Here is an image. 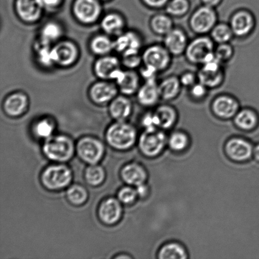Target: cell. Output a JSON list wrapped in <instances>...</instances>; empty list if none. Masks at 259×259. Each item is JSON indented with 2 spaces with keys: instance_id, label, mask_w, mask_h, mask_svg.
<instances>
[{
  "instance_id": "6da1fadb",
  "label": "cell",
  "mask_w": 259,
  "mask_h": 259,
  "mask_svg": "<svg viewBox=\"0 0 259 259\" xmlns=\"http://www.w3.org/2000/svg\"><path fill=\"white\" fill-rule=\"evenodd\" d=\"M215 44L209 35H196L190 40L185 51V60L190 64L200 67L215 58Z\"/></svg>"
},
{
  "instance_id": "7a4b0ae2",
  "label": "cell",
  "mask_w": 259,
  "mask_h": 259,
  "mask_svg": "<svg viewBox=\"0 0 259 259\" xmlns=\"http://www.w3.org/2000/svg\"><path fill=\"white\" fill-rule=\"evenodd\" d=\"M218 22L217 9L201 4L193 10L188 20V25L196 35H209Z\"/></svg>"
},
{
  "instance_id": "3957f363",
  "label": "cell",
  "mask_w": 259,
  "mask_h": 259,
  "mask_svg": "<svg viewBox=\"0 0 259 259\" xmlns=\"http://www.w3.org/2000/svg\"><path fill=\"white\" fill-rule=\"evenodd\" d=\"M137 132L134 126L124 121L113 123L106 132L108 143L118 149H127L136 141Z\"/></svg>"
},
{
  "instance_id": "277c9868",
  "label": "cell",
  "mask_w": 259,
  "mask_h": 259,
  "mask_svg": "<svg viewBox=\"0 0 259 259\" xmlns=\"http://www.w3.org/2000/svg\"><path fill=\"white\" fill-rule=\"evenodd\" d=\"M143 65L149 66L159 73L166 72L172 65V56L162 43H154L142 52Z\"/></svg>"
},
{
  "instance_id": "5b68a950",
  "label": "cell",
  "mask_w": 259,
  "mask_h": 259,
  "mask_svg": "<svg viewBox=\"0 0 259 259\" xmlns=\"http://www.w3.org/2000/svg\"><path fill=\"white\" fill-rule=\"evenodd\" d=\"M43 151L53 161L65 162L69 160L74 153V145L69 137L51 136L45 141Z\"/></svg>"
},
{
  "instance_id": "8992f818",
  "label": "cell",
  "mask_w": 259,
  "mask_h": 259,
  "mask_svg": "<svg viewBox=\"0 0 259 259\" xmlns=\"http://www.w3.org/2000/svg\"><path fill=\"white\" fill-rule=\"evenodd\" d=\"M242 108L240 101L229 93L219 94L210 101V113L220 120H233Z\"/></svg>"
},
{
  "instance_id": "52a82bcc",
  "label": "cell",
  "mask_w": 259,
  "mask_h": 259,
  "mask_svg": "<svg viewBox=\"0 0 259 259\" xmlns=\"http://www.w3.org/2000/svg\"><path fill=\"white\" fill-rule=\"evenodd\" d=\"M197 74L198 81L209 90L220 88L224 83L226 78L224 66L215 57L200 66Z\"/></svg>"
},
{
  "instance_id": "ba28073f",
  "label": "cell",
  "mask_w": 259,
  "mask_h": 259,
  "mask_svg": "<svg viewBox=\"0 0 259 259\" xmlns=\"http://www.w3.org/2000/svg\"><path fill=\"white\" fill-rule=\"evenodd\" d=\"M229 24L235 38L244 39L254 32L256 18L252 11L245 8L235 10L230 15Z\"/></svg>"
},
{
  "instance_id": "9c48e42d",
  "label": "cell",
  "mask_w": 259,
  "mask_h": 259,
  "mask_svg": "<svg viewBox=\"0 0 259 259\" xmlns=\"http://www.w3.org/2000/svg\"><path fill=\"white\" fill-rule=\"evenodd\" d=\"M167 142L166 134L162 130H145L140 137L139 146L145 156L154 157L161 153Z\"/></svg>"
},
{
  "instance_id": "30bf717a",
  "label": "cell",
  "mask_w": 259,
  "mask_h": 259,
  "mask_svg": "<svg viewBox=\"0 0 259 259\" xmlns=\"http://www.w3.org/2000/svg\"><path fill=\"white\" fill-rule=\"evenodd\" d=\"M72 171L65 165H54L42 172L41 180L45 187L50 190L62 189L72 181Z\"/></svg>"
},
{
  "instance_id": "8fae6325",
  "label": "cell",
  "mask_w": 259,
  "mask_h": 259,
  "mask_svg": "<svg viewBox=\"0 0 259 259\" xmlns=\"http://www.w3.org/2000/svg\"><path fill=\"white\" fill-rule=\"evenodd\" d=\"M73 13L78 21L92 24L100 19L102 7L98 0H75Z\"/></svg>"
},
{
  "instance_id": "7c38bea8",
  "label": "cell",
  "mask_w": 259,
  "mask_h": 259,
  "mask_svg": "<svg viewBox=\"0 0 259 259\" xmlns=\"http://www.w3.org/2000/svg\"><path fill=\"white\" fill-rule=\"evenodd\" d=\"M52 57L54 65L62 67H70L78 59V48L70 40H62L52 47Z\"/></svg>"
},
{
  "instance_id": "4fadbf2b",
  "label": "cell",
  "mask_w": 259,
  "mask_h": 259,
  "mask_svg": "<svg viewBox=\"0 0 259 259\" xmlns=\"http://www.w3.org/2000/svg\"><path fill=\"white\" fill-rule=\"evenodd\" d=\"M189 35L184 28L175 26L162 37V44L174 57L184 56L190 41Z\"/></svg>"
},
{
  "instance_id": "5bb4252c",
  "label": "cell",
  "mask_w": 259,
  "mask_h": 259,
  "mask_svg": "<svg viewBox=\"0 0 259 259\" xmlns=\"http://www.w3.org/2000/svg\"><path fill=\"white\" fill-rule=\"evenodd\" d=\"M77 151L83 161L96 164L102 158L105 149L99 140L93 137H85L78 142Z\"/></svg>"
},
{
  "instance_id": "9a60e30c",
  "label": "cell",
  "mask_w": 259,
  "mask_h": 259,
  "mask_svg": "<svg viewBox=\"0 0 259 259\" xmlns=\"http://www.w3.org/2000/svg\"><path fill=\"white\" fill-rule=\"evenodd\" d=\"M225 151L230 159L238 162L247 161L253 156L251 142L241 137L230 139L225 144Z\"/></svg>"
},
{
  "instance_id": "2e32d148",
  "label": "cell",
  "mask_w": 259,
  "mask_h": 259,
  "mask_svg": "<svg viewBox=\"0 0 259 259\" xmlns=\"http://www.w3.org/2000/svg\"><path fill=\"white\" fill-rule=\"evenodd\" d=\"M94 69L97 77L103 80H116L122 71L118 58L108 55L99 58L95 63Z\"/></svg>"
},
{
  "instance_id": "e0dca14e",
  "label": "cell",
  "mask_w": 259,
  "mask_h": 259,
  "mask_svg": "<svg viewBox=\"0 0 259 259\" xmlns=\"http://www.w3.org/2000/svg\"><path fill=\"white\" fill-rule=\"evenodd\" d=\"M158 128L164 131L174 128L179 120L177 108L170 103H159L154 109Z\"/></svg>"
},
{
  "instance_id": "ac0fdd59",
  "label": "cell",
  "mask_w": 259,
  "mask_h": 259,
  "mask_svg": "<svg viewBox=\"0 0 259 259\" xmlns=\"http://www.w3.org/2000/svg\"><path fill=\"white\" fill-rule=\"evenodd\" d=\"M158 81H145L136 93L139 105L146 108H154L161 101L158 88Z\"/></svg>"
},
{
  "instance_id": "d6986e66",
  "label": "cell",
  "mask_w": 259,
  "mask_h": 259,
  "mask_svg": "<svg viewBox=\"0 0 259 259\" xmlns=\"http://www.w3.org/2000/svg\"><path fill=\"white\" fill-rule=\"evenodd\" d=\"M118 91L114 83L103 80L92 85L90 90V97L94 103L103 105L111 102L117 96Z\"/></svg>"
},
{
  "instance_id": "ffe728a7",
  "label": "cell",
  "mask_w": 259,
  "mask_h": 259,
  "mask_svg": "<svg viewBox=\"0 0 259 259\" xmlns=\"http://www.w3.org/2000/svg\"><path fill=\"white\" fill-rule=\"evenodd\" d=\"M158 88L161 101L171 103L179 98L183 87L179 76L169 75L158 81Z\"/></svg>"
},
{
  "instance_id": "44dd1931",
  "label": "cell",
  "mask_w": 259,
  "mask_h": 259,
  "mask_svg": "<svg viewBox=\"0 0 259 259\" xmlns=\"http://www.w3.org/2000/svg\"><path fill=\"white\" fill-rule=\"evenodd\" d=\"M42 9L37 0H16L15 2L17 14L25 22H37L41 17Z\"/></svg>"
},
{
  "instance_id": "7402d4cb",
  "label": "cell",
  "mask_w": 259,
  "mask_h": 259,
  "mask_svg": "<svg viewBox=\"0 0 259 259\" xmlns=\"http://www.w3.org/2000/svg\"><path fill=\"white\" fill-rule=\"evenodd\" d=\"M232 120L236 127L240 131L252 132L258 127L259 115L254 108L245 106L240 109Z\"/></svg>"
},
{
  "instance_id": "603a6c76",
  "label": "cell",
  "mask_w": 259,
  "mask_h": 259,
  "mask_svg": "<svg viewBox=\"0 0 259 259\" xmlns=\"http://www.w3.org/2000/svg\"><path fill=\"white\" fill-rule=\"evenodd\" d=\"M139 73L135 70L121 71L116 78V84L123 95L129 96L136 95L142 85Z\"/></svg>"
},
{
  "instance_id": "cb8c5ba5",
  "label": "cell",
  "mask_w": 259,
  "mask_h": 259,
  "mask_svg": "<svg viewBox=\"0 0 259 259\" xmlns=\"http://www.w3.org/2000/svg\"><path fill=\"white\" fill-rule=\"evenodd\" d=\"M142 45L143 40L141 35L137 32L128 31L117 36L114 41V50L121 54L128 51L141 52Z\"/></svg>"
},
{
  "instance_id": "d4e9b609",
  "label": "cell",
  "mask_w": 259,
  "mask_h": 259,
  "mask_svg": "<svg viewBox=\"0 0 259 259\" xmlns=\"http://www.w3.org/2000/svg\"><path fill=\"white\" fill-rule=\"evenodd\" d=\"M122 208L118 200L114 198L104 200L99 209V215L105 224L113 225L120 219Z\"/></svg>"
},
{
  "instance_id": "484cf974",
  "label": "cell",
  "mask_w": 259,
  "mask_h": 259,
  "mask_svg": "<svg viewBox=\"0 0 259 259\" xmlns=\"http://www.w3.org/2000/svg\"><path fill=\"white\" fill-rule=\"evenodd\" d=\"M149 26L151 31L156 36L163 37L174 29V18L166 12H157L150 18Z\"/></svg>"
},
{
  "instance_id": "4316f807",
  "label": "cell",
  "mask_w": 259,
  "mask_h": 259,
  "mask_svg": "<svg viewBox=\"0 0 259 259\" xmlns=\"http://www.w3.org/2000/svg\"><path fill=\"white\" fill-rule=\"evenodd\" d=\"M29 105V100L24 93L12 94L5 99L4 109L7 115L12 117H17L22 115L27 110Z\"/></svg>"
},
{
  "instance_id": "83f0119b",
  "label": "cell",
  "mask_w": 259,
  "mask_h": 259,
  "mask_svg": "<svg viewBox=\"0 0 259 259\" xmlns=\"http://www.w3.org/2000/svg\"><path fill=\"white\" fill-rule=\"evenodd\" d=\"M133 105L126 96H119L110 102L109 111L112 118L117 121H124L132 112Z\"/></svg>"
},
{
  "instance_id": "f1b7e54d",
  "label": "cell",
  "mask_w": 259,
  "mask_h": 259,
  "mask_svg": "<svg viewBox=\"0 0 259 259\" xmlns=\"http://www.w3.org/2000/svg\"><path fill=\"white\" fill-rule=\"evenodd\" d=\"M121 175L126 184L136 187L145 184L147 179L146 170L137 163L126 165L121 170Z\"/></svg>"
},
{
  "instance_id": "f546056e",
  "label": "cell",
  "mask_w": 259,
  "mask_h": 259,
  "mask_svg": "<svg viewBox=\"0 0 259 259\" xmlns=\"http://www.w3.org/2000/svg\"><path fill=\"white\" fill-rule=\"evenodd\" d=\"M125 25L123 18L115 13L105 15L101 22V28L106 34L116 36H118L123 33Z\"/></svg>"
},
{
  "instance_id": "4dcf8cb0",
  "label": "cell",
  "mask_w": 259,
  "mask_h": 259,
  "mask_svg": "<svg viewBox=\"0 0 259 259\" xmlns=\"http://www.w3.org/2000/svg\"><path fill=\"white\" fill-rule=\"evenodd\" d=\"M159 259H186L188 253L184 245L177 242L167 243L157 252Z\"/></svg>"
},
{
  "instance_id": "1f68e13d",
  "label": "cell",
  "mask_w": 259,
  "mask_h": 259,
  "mask_svg": "<svg viewBox=\"0 0 259 259\" xmlns=\"http://www.w3.org/2000/svg\"><path fill=\"white\" fill-rule=\"evenodd\" d=\"M209 35L215 45L231 42L235 38L229 23L220 21L213 28Z\"/></svg>"
},
{
  "instance_id": "d6a6232c",
  "label": "cell",
  "mask_w": 259,
  "mask_h": 259,
  "mask_svg": "<svg viewBox=\"0 0 259 259\" xmlns=\"http://www.w3.org/2000/svg\"><path fill=\"white\" fill-rule=\"evenodd\" d=\"M63 30L60 24L55 22L46 24L40 30V44L51 46L62 36Z\"/></svg>"
},
{
  "instance_id": "836d02e7",
  "label": "cell",
  "mask_w": 259,
  "mask_h": 259,
  "mask_svg": "<svg viewBox=\"0 0 259 259\" xmlns=\"http://www.w3.org/2000/svg\"><path fill=\"white\" fill-rule=\"evenodd\" d=\"M191 10L190 0H169L164 12L174 19H181L186 16Z\"/></svg>"
},
{
  "instance_id": "e575fe53",
  "label": "cell",
  "mask_w": 259,
  "mask_h": 259,
  "mask_svg": "<svg viewBox=\"0 0 259 259\" xmlns=\"http://www.w3.org/2000/svg\"><path fill=\"white\" fill-rule=\"evenodd\" d=\"M90 48L91 52L95 55L103 57L114 50V41L107 35H96L91 40Z\"/></svg>"
},
{
  "instance_id": "d590c367",
  "label": "cell",
  "mask_w": 259,
  "mask_h": 259,
  "mask_svg": "<svg viewBox=\"0 0 259 259\" xmlns=\"http://www.w3.org/2000/svg\"><path fill=\"white\" fill-rule=\"evenodd\" d=\"M169 148L175 152H182L187 149L189 144L187 134L182 131H176L171 134L167 140Z\"/></svg>"
},
{
  "instance_id": "8d00e7d4",
  "label": "cell",
  "mask_w": 259,
  "mask_h": 259,
  "mask_svg": "<svg viewBox=\"0 0 259 259\" xmlns=\"http://www.w3.org/2000/svg\"><path fill=\"white\" fill-rule=\"evenodd\" d=\"M210 91L206 86L198 81L192 87L187 89L188 98L192 102L202 103L206 100L208 96H209Z\"/></svg>"
},
{
  "instance_id": "74e56055",
  "label": "cell",
  "mask_w": 259,
  "mask_h": 259,
  "mask_svg": "<svg viewBox=\"0 0 259 259\" xmlns=\"http://www.w3.org/2000/svg\"><path fill=\"white\" fill-rule=\"evenodd\" d=\"M235 52V48L231 42L215 45L214 51L215 58L223 65L233 59Z\"/></svg>"
},
{
  "instance_id": "f35d334b",
  "label": "cell",
  "mask_w": 259,
  "mask_h": 259,
  "mask_svg": "<svg viewBox=\"0 0 259 259\" xmlns=\"http://www.w3.org/2000/svg\"><path fill=\"white\" fill-rule=\"evenodd\" d=\"M67 196L68 200L75 205H81L88 199V192L80 185H74L67 190Z\"/></svg>"
},
{
  "instance_id": "ab89813d",
  "label": "cell",
  "mask_w": 259,
  "mask_h": 259,
  "mask_svg": "<svg viewBox=\"0 0 259 259\" xmlns=\"http://www.w3.org/2000/svg\"><path fill=\"white\" fill-rule=\"evenodd\" d=\"M105 172L102 167L98 165L92 164L85 171V179L89 184L98 185L105 180Z\"/></svg>"
},
{
  "instance_id": "60d3db41",
  "label": "cell",
  "mask_w": 259,
  "mask_h": 259,
  "mask_svg": "<svg viewBox=\"0 0 259 259\" xmlns=\"http://www.w3.org/2000/svg\"><path fill=\"white\" fill-rule=\"evenodd\" d=\"M122 64L128 70H135L143 65L141 52L128 51L122 53Z\"/></svg>"
},
{
  "instance_id": "b9f144b4",
  "label": "cell",
  "mask_w": 259,
  "mask_h": 259,
  "mask_svg": "<svg viewBox=\"0 0 259 259\" xmlns=\"http://www.w3.org/2000/svg\"><path fill=\"white\" fill-rule=\"evenodd\" d=\"M37 58L40 64L49 67L54 65L52 57V47L49 45L40 44L37 47Z\"/></svg>"
},
{
  "instance_id": "7bdbcfd3",
  "label": "cell",
  "mask_w": 259,
  "mask_h": 259,
  "mask_svg": "<svg viewBox=\"0 0 259 259\" xmlns=\"http://www.w3.org/2000/svg\"><path fill=\"white\" fill-rule=\"evenodd\" d=\"M54 128V124L52 121L49 119H42L35 125L34 132L37 136L47 139L52 136Z\"/></svg>"
},
{
  "instance_id": "ee69618b",
  "label": "cell",
  "mask_w": 259,
  "mask_h": 259,
  "mask_svg": "<svg viewBox=\"0 0 259 259\" xmlns=\"http://www.w3.org/2000/svg\"><path fill=\"white\" fill-rule=\"evenodd\" d=\"M137 194V190L132 187H124L118 193V199L124 204H131L136 200Z\"/></svg>"
},
{
  "instance_id": "f6af8a7d",
  "label": "cell",
  "mask_w": 259,
  "mask_h": 259,
  "mask_svg": "<svg viewBox=\"0 0 259 259\" xmlns=\"http://www.w3.org/2000/svg\"><path fill=\"white\" fill-rule=\"evenodd\" d=\"M179 77L183 88L189 89L198 82L197 72L191 70L185 71Z\"/></svg>"
},
{
  "instance_id": "bcb514c9",
  "label": "cell",
  "mask_w": 259,
  "mask_h": 259,
  "mask_svg": "<svg viewBox=\"0 0 259 259\" xmlns=\"http://www.w3.org/2000/svg\"><path fill=\"white\" fill-rule=\"evenodd\" d=\"M159 73L157 72L154 68L149 67V66L142 65L140 68L139 75L141 78L145 81H154L157 80V76Z\"/></svg>"
},
{
  "instance_id": "7dc6e473",
  "label": "cell",
  "mask_w": 259,
  "mask_h": 259,
  "mask_svg": "<svg viewBox=\"0 0 259 259\" xmlns=\"http://www.w3.org/2000/svg\"><path fill=\"white\" fill-rule=\"evenodd\" d=\"M142 124L144 126L145 130L158 128L153 111L145 114L142 118Z\"/></svg>"
},
{
  "instance_id": "c3c4849f",
  "label": "cell",
  "mask_w": 259,
  "mask_h": 259,
  "mask_svg": "<svg viewBox=\"0 0 259 259\" xmlns=\"http://www.w3.org/2000/svg\"><path fill=\"white\" fill-rule=\"evenodd\" d=\"M169 0H141L144 6L151 10H164Z\"/></svg>"
},
{
  "instance_id": "681fc988",
  "label": "cell",
  "mask_w": 259,
  "mask_h": 259,
  "mask_svg": "<svg viewBox=\"0 0 259 259\" xmlns=\"http://www.w3.org/2000/svg\"><path fill=\"white\" fill-rule=\"evenodd\" d=\"M43 9H54L60 6L62 0H37Z\"/></svg>"
},
{
  "instance_id": "f907efd6",
  "label": "cell",
  "mask_w": 259,
  "mask_h": 259,
  "mask_svg": "<svg viewBox=\"0 0 259 259\" xmlns=\"http://www.w3.org/2000/svg\"><path fill=\"white\" fill-rule=\"evenodd\" d=\"M202 5L217 9L222 4L223 0H200Z\"/></svg>"
},
{
  "instance_id": "816d5d0a",
  "label": "cell",
  "mask_w": 259,
  "mask_h": 259,
  "mask_svg": "<svg viewBox=\"0 0 259 259\" xmlns=\"http://www.w3.org/2000/svg\"><path fill=\"white\" fill-rule=\"evenodd\" d=\"M137 192L139 196L141 197L146 196L147 193H148L149 191V189L148 187H147V185L144 184L139 185V186H137Z\"/></svg>"
},
{
  "instance_id": "f5cc1de1",
  "label": "cell",
  "mask_w": 259,
  "mask_h": 259,
  "mask_svg": "<svg viewBox=\"0 0 259 259\" xmlns=\"http://www.w3.org/2000/svg\"><path fill=\"white\" fill-rule=\"evenodd\" d=\"M253 156L256 161L259 162V144L253 147Z\"/></svg>"
},
{
  "instance_id": "db71d44e",
  "label": "cell",
  "mask_w": 259,
  "mask_h": 259,
  "mask_svg": "<svg viewBox=\"0 0 259 259\" xmlns=\"http://www.w3.org/2000/svg\"><path fill=\"white\" fill-rule=\"evenodd\" d=\"M103 1H107V0H103Z\"/></svg>"
}]
</instances>
